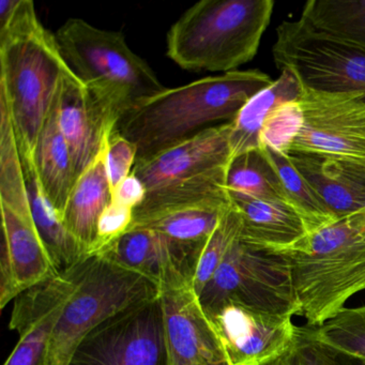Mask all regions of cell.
<instances>
[{"label": "cell", "instance_id": "4dcf8cb0", "mask_svg": "<svg viewBox=\"0 0 365 365\" xmlns=\"http://www.w3.org/2000/svg\"><path fill=\"white\" fill-rule=\"evenodd\" d=\"M302 123V112L298 101L287 102L279 106L270 117L260 135V148L270 147L287 153Z\"/></svg>", "mask_w": 365, "mask_h": 365}, {"label": "cell", "instance_id": "8fae6325", "mask_svg": "<svg viewBox=\"0 0 365 365\" xmlns=\"http://www.w3.org/2000/svg\"><path fill=\"white\" fill-rule=\"evenodd\" d=\"M209 320L232 365H272L289 350L297 327L292 316L226 303Z\"/></svg>", "mask_w": 365, "mask_h": 365}, {"label": "cell", "instance_id": "5b68a950", "mask_svg": "<svg viewBox=\"0 0 365 365\" xmlns=\"http://www.w3.org/2000/svg\"><path fill=\"white\" fill-rule=\"evenodd\" d=\"M55 38L72 73L117 123L134 106L166 88L119 31L100 29L76 18L61 26Z\"/></svg>", "mask_w": 365, "mask_h": 365}, {"label": "cell", "instance_id": "f1b7e54d", "mask_svg": "<svg viewBox=\"0 0 365 365\" xmlns=\"http://www.w3.org/2000/svg\"><path fill=\"white\" fill-rule=\"evenodd\" d=\"M240 232V217L238 212L230 207L207 241L198 260L193 279L194 289L198 296H200L202 290L215 277L228 252L238 240Z\"/></svg>", "mask_w": 365, "mask_h": 365}, {"label": "cell", "instance_id": "ba28073f", "mask_svg": "<svg viewBox=\"0 0 365 365\" xmlns=\"http://www.w3.org/2000/svg\"><path fill=\"white\" fill-rule=\"evenodd\" d=\"M272 55L279 71L289 70L307 88L365 93V51L317 33L301 19L279 24Z\"/></svg>", "mask_w": 365, "mask_h": 365}, {"label": "cell", "instance_id": "d4e9b609", "mask_svg": "<svg viewBox=\"0 0 365 365\" xmlns=\"http://www.w3.org/2000/svg\"><path fill=\"white\" fill-rule=\"evenodd\" d=\"M300 19L317 33L365 51V0H309Z\"/></svg>", "mask_w": 365, "mask_h": 365}, {"label": "cell", "instance_id": "2e32d148", "mask_svg": "<svg viewBox=\"0 0 365 365\" xmlns=\"http://www.w3.org/2000/svg\"><path fill=\"white\" fill-rule=\"evenodd\" d=\"M202 250L185 247L147 228H134L106 245L97 255L161 287L179 279L193 281Z\"/></svg>", "mask_w": 365, "mask_h": 365}, {"label": "cell", "instance_id": "83f0119b", "mask_svg": "<svg viewBox=\"0 0 365 365\" xmlns=\"http://www.w3.org/2000/svg\"><path fill=\"white\" fill-rule=\"evenodd\" d=\"M322 343L365 362V304L344 307L318 327H312Z\"/></svg>", "mask_w": 365, "mask_h": 365}, {"label": "cell", "instance_id": "603a6c76", "mask_svg": "<svg viewBox=\"0 0 365 365\" xmlns=\"http://www.w3.org/2000/svg\"><path fill=\"white\" fill-rule=\"evenodd\" d=\"M230 207V202H206L170 209L134 219L130 230L147 228L185 247L204 250Z\"/></svg>", "mask_w": 365, "mask_h": 365}, {"label": "cell", "instance_id": "cb8c5ba5", "mask_svg": "<svg viewBox=\"0 0 365 365\" xmlns=\"http://www.w3.org/2000/svg\"><path fill=\"white\" fill-rule=\"evenodd\" d=\"M31 213L38 232L46 245L57 273H65L82 264L88 257L82 245L63 224L40 185L36 166L24 168Z\"/></svg>", "mask_w": 365, "mask_h": 365}, {"label": "cell", "instance_id": "d590c367", "mask_svg": "<svg viewBox=\"0 0 365 365\" xmlns=\"http://www.w3.org/2000/svg\"><path fill=\"white\" fill-rule=\"evenodd\" d=\"M198 365H232L230 364L228 359H222V360L217 361H205V362L200 363Z\"/></svg>", "mask_w": 365, "mask_h": 365}, {"label": "cell", "instance_id": "1f68e13d", "mask_svg": "<svg viewBox=\"0 0 365 365\" xmlns=\"http://www.w3.org/2000/svg\"><path fill=\"white\" fill-rule=\"evenodd\" d=\"M138 155V147L115 128L108 138L106 148V170L112 191L131 175Z\"/></svg>", "mask_w": 365, "mask_h": 365}, {"label": "cell", "instance_id": "44dd1931", "mask_svg": "<svg viewBox=\"0 0 365 365\" xmlns=\"http://www.w3.org/2000/svg\"><path fill=\"white\" fill-rule=\"evenodd\" d=\"M57 96L40 132L35 165L40 185L48 202L63 217L76 178L71 151L57 119Z\"/></svg>", "mask_w": 365, "mask_h": 365}, {"label": "cell", "instance_id": "ac0fdd59", "mask_svg": "<svg viewBox=\"0 0 365 365\" xmlns=\"http://www.w3.org/2000/svg\"><path fill=\"white\" fill-rule=\"evenodd\" d=\"M336 220L365 209V159L289 153Z\"/></svg>", "mask_w": 365, "mask_h": 365}, {"label": "cell", "instance_id": "484cf974", "mask_svg": "<svg viewBox=\"0 0 365 365\" xmlns=\"http://www.w3.org/2000/svg\"><path fill=\"white\" fill-rule=\"evenodd\" d=\"M260 149L279 176L286 202L302 219L307 234L317 232L337 221L286 153L267 146Z\"/></svg>", "mask_w": 365, "mask_h": 365}, {"label": "cell", "instance_id": "d6a6232c", "mask_svg": "<svg viewBox=\"0 0 365 365\" xmlns=\"http://www.w3.org/2000/svg\"><path fill=\"white\" fill-rule=\"evenodd\" d=\"M133 209L110 202L103 211L98 224V239L93 255H97L106 245L123 236L131 227Z\"/></svg>", "mask_w": 365, "mask_h": 365}, {"label": "cell", "instance_id": "9a60e30c", "mask_svg": "<svg viewBox=\"0 0 365 365\" xmlns=\"http://www.w3.org/2000/svg\"><path fill=\"white\" fill-rule=\"evenodd\" d=\"M3 243L0 253V309L37 284L58 274L38 232L33 213L0 204Z\"/></svg>", "mask_w": 365, "mask_h": 365}, {"label": "cell", "instance_id": "30bf717a", "mask_svg": "<svg viewBox=\"0 0 365 365\" xmlns=\"http://www.w3.org/2000/svg\"><path fill=\"white\" fill-rule=\"evenodd\" d=\"M302 87L299 98L302 123L286 155L365 159V93Z\"/></svg>", "mask_w": 365, "mask_h": 365}, {"label": "cell", "instance_id": "d6986e66", "mask_svg": "<svg viewBox=\"0 0 365 365\" xmlns=\"http://www.w3.org/2000/svg\"><path fill=\"white\" fill-rule=\"evenodd\" d=\"M230 204L241 220L239 239L245 245L267 251H283L307 236L298 213L286 202L258 200L228 191Z\"/></svg>", "mask_w": 365, "mask_h": 365}, {"label": "cell", "instance_id": "836d02e7", "mask_svg": "<svg viewBox=\"0 0 365 365\" xmlns=\"http://www.w3.org/2000/svg\"><path fill=\"white\" fill-rule=\"evenodd\" d=\"M147 190L142 181L131 173L112 191V202L135 210L146 197Z\"/></svg>", "mask_w": 365, "mask_h": 365}, {"label": "cell", "instance_id": "52a82bcc", "mask_svg": "<svg viewBox=\"0 0 365 365\" xmlns=\"http://www.w3.org/2000/svg\"><path fill=\"white\" fill-rule=\"evenodd\" d=\"M208 315L226 303L279 315H300L286 258L236 241L200 296Z\"/></svg>", "mask_w": 365, "mask_h": 365}, {"label": "cell", "instance_id": "4fadbf2b", "mask_svg": "<svg viewBox=\"0 0 365 365\" xmlns=\"http://www.w3.org/2000/svg\"><path fill=\"white\" fill-rule=\"evenodd\" d=\"M230 130L232 123H220L155 155L138 158L132 173L151 192L228 168Z\"/></svg>", "mask_w": 365, "mask_h": 365}, {"label": "cell", "instance_id": "9c48e42d", "mask_svg": "<svg viewBox=\"0 0 365 365\" xmlns=\"http://www.w3.org/2000/svg\"><path fill=\"white\" fill-rule=\"evenodd\" d=\"M67 365H172L161 296L128 307L96 327Z\"/></svg>", "mask_w": 365, "mask_h": 365}, {"label": "cell", "instance_id": "277c9868", "mask_svg": "<svg viewBox=\"0 0 365 365\" xmlns=\"http://www.w3.org/2000/svg\"><path fill=\"white\" fill-rule=\"evenodd\" d=\"M272 0H202L166 37L168 56L187 71H236L257 54Z\"/></svg>", "mask_w": 365, "mask_h": 365}, {"label": "cell", "instance_id": "8992f818", "mask_svg": "<svg viewBox=\"0 0 365 365\" xmlns=\"http://www.w3.org/2000/svg\"><path fill=\"white\" fill-rule=\"evenodd\" d=\"M161 296L159 284L99 255L83 262L78 287L51 339L46 365H67L78 344L96 327L128 307Z\"/></svg>", "mask_w": 365, "mask_h": 365}, {"label": "cell", "instance_id": "e575fe53", "mask_svg": "<svg viewBox=\"0 0 365 365\" xmlns=\"http://www.w3.org/2000/svg\"><path fill=\"white\" fill-rule=\"evenodd\" d=\"M20 0H1L0 1V29L9 22L18 8Z\"/></svg>", "mask_w": 365, "mask_h": 365}, {"label": "cell", "instance_id": "f546056e", "mask_svg": "<svg viewBox=\"0 0 365 365\" xmlns=\"http://www.w3.org/2000/svg\"><path fill=\"white\" fill-rule=\"evenodd\" d=\"M284 365H365V362L320 341L312 327H297L289 350L282 358Z\"/></svg>", "mask_w": 365, "mask_h": 365}, {"label": "cell", "instance_id": "7c38bea8", "mask_svg": "<svg viewBox=\"0 0 365 365\" xmlns=\"http://www.w3.org/2000/svg\"><path fill=\"white\" fill-rule=\"evenodd\" d=\"M82 264L48 277L14 300L10 329L18 331L20 341L5 365H46L53 332L78 287Z\"/></svg>", "mask_w": 365, "mask_h": 365}, {"label": "cell", "instance_id": "7a4b0ae2", "mask_svg": "<svg viewBox=\"0 0 365 365\" xmlns=\"http://www.w3.org/2000/svg\"><path fill=\"white\" fill-rule=\"evenodd\" d=\"M273 82L259 70H236L165 88L121 117L116 130L138 147V159L149 157L215 123H232L243 106Z\"/></svg>", "mask_w": 365, "mask_h": 365}, {"label": "cell", "instance_id": "6da1fadb", "mask_svg": "<svg viewBox=\"0 0 365 365\" xmlns=\"http://www.w3.org/2000/svg\"><path fill=\"white\" fill-rule=\"evenodd\" d=\"M0 101L9 110L23 166L33 168L40 132L63 78L72 71L31 0H20L0 29Z\"/></svg>", "mask_w": 365, "mask_h": 365}, {"label": "cell", "instance_id": "3957f363", "mask_svg": "<svg viewBox=\"0 0 365 365\" xmlns=\"http://www.w3.org/2000/svg\"><path fill=\"white\" fill-rule=\"evenodd\" d=\"M277 253L289 264L300 315L320 326L365 290V209Z\"/></svg>", "mask_w": 365, "mask_h": 365}, {"label": "cell", "instance_id": "ffe728a7", "mask_svg": "<svg viewBox=\"0 0 365 365\" xmlns=\"http://www.w3.org/2000/svg\"><path fill=\"white\" fill-rule=\"evenodd\" d=\"M106 148L108 142L95 161L76 181L63 215V224L88 257L93 255L97 243L100 217L112 202V187L106 170Z\"/></svg>", "mask_w": 365, "mask_h": 365}, {"label": "cell", "instance_id": "7402d4cb", "mask_svg": "<svg viewBox=\"0 0 365 365\" xmlns=\"http://www.w3.org/2000/svg\"><path fill=\"white\" fill-rule=\"evenodd\" d=\"M302 84L289 70H282L281 76L270 86L254 96L232 123L230 144L232 160L247 151L260 149V135L273 113L287 102L298 101Z\"/></svg>", "mask_w": 365, "mask_h": 365}, {"label": "cell", "instance_id": "e0dca14e", "mask_svg": "<svg viewBox=\"0 0 365 365\" xmlns=\"http://www.w3.org/2000/svg\"><path fill=\"white\" fill-rule=\"evenodd\" d=\"M57 119L71 151L78 180L101 153L118 123L73 73L65 76L61 83L57 96Z\"/></svg>", "mask_w": 365, "mask_h": 365}, {"label": "cell", "instance_id": "8d00e7d4", "mask_svg": "<svg viewBox=\"0 0 365 365\" xmlns=\"http://www.w3.org/2000/svg\"><path fill=\"white\" fill-rule=\"evenodd\" d=\"M272 365H284L283 360L281 359V360L277 361V362H275L274 364Z\"/></svg>", "mask_w": 365, "mask_h": 365}, {"label": "cell", "instance_id": "4316f807", "mask_svg": "<svg viewBox=\"0 0 365 365\" xmlns=\"http://www.w3.org/2000/svg\"><path fill=\"white\" fill-rule=\"evenodd\" d=\"M226 185L228 191L269 202H286L279 176L262 149L247 151L230 161Z\"/></svg>", "mask_w": 365, "mask_h": 365}, {"label": "cell", "instance_id": "5bb4252c", "mask_svg": "<svg viewBox=\"0 0 365 365\" xmlns=\"http://www.w3.org/2000/svg\"><path fill=\"white\" fill-rule=\"evenodd\" d=\"M161 301L170 364L198 365L227 359L193 282L162 285Z\"/></svg>", "mask_w": 365, "mask_h": 365}]
</instances>
